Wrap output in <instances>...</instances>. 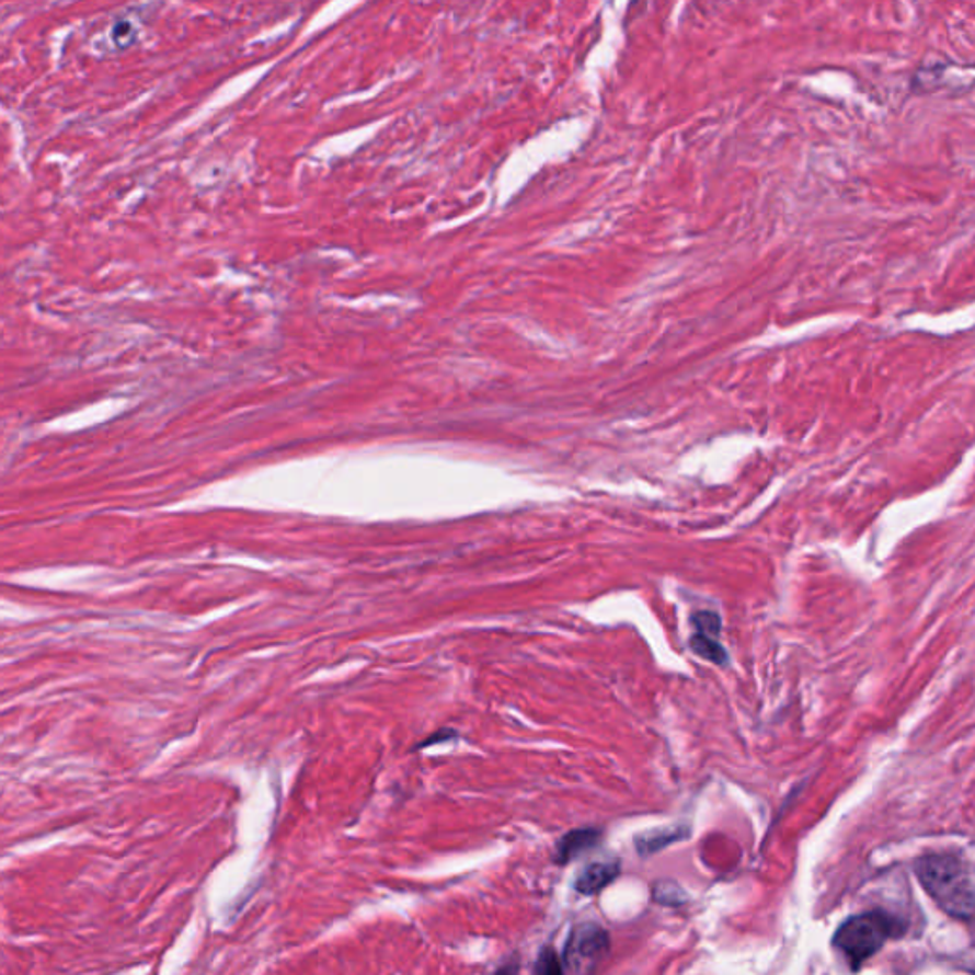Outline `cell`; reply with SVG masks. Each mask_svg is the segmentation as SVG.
I'll return each instance as SVG.
<instances>
[{
	"label": "cell",
	"instance_id": "1",
	"mask_svg": "<svg viewBox=\"0 0 975 975\" xmlns=\"http://www.w3.org/2000/svg\"><path fill=\"white\" fill-rule=\"evenodd\" d=\"M917 876L947 915L975 917V865L954 853H930L917 861Z\"/></svg>",
	"mask_w": 975,
	"mask_h": 975
},
{
	"label": "cell",
	"instance_id": "2",
	"mask_svg": "<svg viewBox=\"0 0 975 975\" xmlns=\"http://www.w3.org/2000/svg\"><path fill=\"white\" fill-rule=\"evenodd\" d=\"M902 932L897 918L884 910H871L858 917L848 918L838 928L833 943L853 970L861 968L869 959L881 951L888 939Z\"/></svg>",
	"mask_w": 975,
	"mask_h": 975
},
{
	"label": "cell",
	"instance_id": "3",
	"mask_svg": "<svg viewBox=\"0 0 975 975\" xmlns=\"http://www.w3.org/2000/svg\"><path fill=\"white\" fill-rule=\"evenodd\" d=\"M608 933L595 925L577 928L570 938L569 959L575 966H590L597 964L606 951H608Z\"/></svg>",
	"mask_w": 975,
	"mask_h": 975
},
{
	"label": "cell",
	"instance_id": "4",
	"mask_svg": "<svg viewBox=\"0 0 975 975\" xmlns=\"http://www.w3.org/2000/svg\"><path fill=\"white\" fill-rule=\"evenodd\" d=\"M618 874V863H593L577 876L575 888L585 895L597 894L600 890L606 888Z\"/></svg>",
	"mask_w": 975,
	"mask_h": 975
},
{
	"label": "cell",
	"instance_id": "5",
	"mask_svg": "<svg viewBox=\"0 0 975 975\" xmlns=\"http://www.w3.org/2000/svg\"><path fill=\"white\" fill-rule=\"evenodd\" d=\"M597 840L598 830H572L566 837L562 838L561 845H559V850H557V858H559L561 863H566L570 859L577 858L583 850H587L590 846L597 845Z\"/></svg>",
	"mask_w": 975,
	"mask_h": 975
},
{
	"label": "cell",
	"instance_id": "6",
	"mask_svg": "<svg viewBox=\"0 0 975 975\" xmlns=\"http://www.w3.org/2000/svg\"><path fill=\"white\" fill-rule=\"evenodd\" d=\"M690 650L693 654L699 655L701 659L714 663V665H726L729 663V652L719 642V636H709V634L693 633L690 639Z\"/></svg>",
	"mask_w": 975,
	"mask_h": 975
},
{
	"label": "cell",
	"instance_id": "7",
	"mask_svg": "<svg viewBox=\"0 0 975 975\" xmlns=\"http://www.w3.org/2000/svg\"><path fill=\"white\" fill-rule=\"evenodd\" d=\"M680 838H682L680 829L657 830V833H650L646 837L641 838L639 848H641V852H657L663 846L670 845Z\"/></svg>",
	"mask_w": 975,
	"mask_h": 975
},
{
	"label": "cell",
	"instance_id": "8",
	"mask_svg": "<svg viewBox=\"0 0 975 975\" xmlns=\"http://www.w3.org/2000/svg\"><path fill=\"white\" fill-rule=\"evenodd\" d=\"M691 623H693L698 633L709 634V636H719L721 634V618L714 611H696L693 618H691Z\"/></svg>",
	"mask_w": 975,
	"mask_h": 975
},
{
	"label": "cell",
	"instance_id": "9",
	"mask_svg": "<svg viewBox=\"0 0 975 975\" xmlns=\"http://www.w3.org/2000/svg\"><path fill=\"white\" fill-rule=\"evenodd\" d=\"M534 975H562L561 962L551 949H546L539 954L538 962L534 966Z\"/></svg>",
	"mask_w": 975,
	"mask_h": 975
},
{
	"label": "cell",
	"instance_id": "10",
	"mask_svg": "<svg viewBox=\"0 0 975 975\" xmlns=\"http://www.w3.org/2000/svg\"><path fill=\"white\" fill-rule=\"evenodd\" d=\"M497 975H517V970L511 968L509 966V968L502 970Z\"/></svg>",
	"mask_w": 975,
	"mask_h": 975
}]
</instances>
